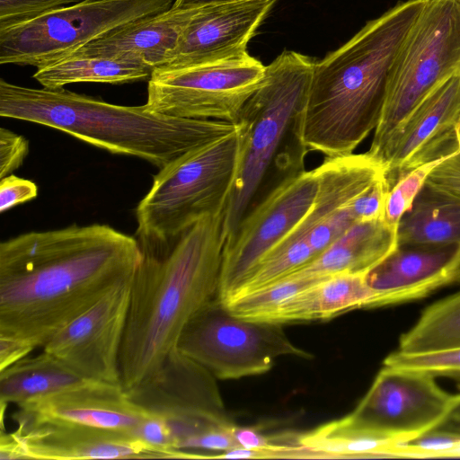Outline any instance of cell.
I'll return each mask as SVG.
<instances>
[{
  "instance_id": "12",
  "label": "cell",
  "mask_w": 460,
  "mask_h": 460,
  "mask_svg": "<svg viewBox=\"0 0 460 460\" xmlns=\"http://www.w3.org/2000/svg\"><path fill=\"white\" fill-rule=\"evenodd\" d=\"M451 397L432 376L384 365L358 406L344 418L387 449L434 428L445 415Z\"/></svg>"
},
{
  "instance_id": "5",
  "label": "cell",
  "mask_w": 460,
  "mask_h": 460,
  "mask_svg": "<svg viewBox=\"0 0 460 460\" xmlns=\"http://www.w3.org/2000/svg\"><path fill=\"white\" fill-rule=\"evenodd\" d=\"M238 150L236 129L159 169L136 208L144 252H163L197 222L225 211Z\"/></svg>"
},
{
  "instance_id": "25",
  "label": "cell",
  "mask_w": 460,
  "mask_h": 460,
  "mask_svg": "<svg viewBox=\"0 0 460 460\" xmlns=\"http://www.w3.org/2000/svg\"><path fill=\"white\" fill-rule=\"evenodd\" d=\"M152 70L139 64L100 57H68L37 68L32 77L42 87L59 89L75 83L123 84L147 80Z\"/></svg>"
},
{
  "instance_id": "31",
  "label": "cell",
  "mask_w": 460,
  "mask_h": 460,
  "mask_svg": "<svg viewBox=\"0 0 460 460\" xmlns=\"http://www.w3.org/2000/svg\"><path fill=\"white\" fill-rule=\"evenodd\" d=\"M355 222L357 221L349 206L332 213L319 222L307 236L308 243L315 255L317 256L325 250Z\"/></svg>"
},
{
  "instance_id": "34",
  "label": "cell",
  "mask_w": 460,
  "mask_h": 460,
  "mask_svg": "<svg viewBox=\"0 0 460 460\" xmlns=\"http://www.w3.org/2000/svg\"><path fill=\"white\" fill-rule=\"evenodd\" d=\"M425 182L460 199V146L432 169Z\"/></svg>"
},
{
  "instance_id": "29",
  "label": "cell",
  "mask_w": 460,
  "mask_h": 460,
  "mask_svg": "<svg viewBox=\"0 0 460 460\" xmlns=\"http://www.w3.org/2000/svg\"><path fill=\"white\" fill-rule=\"evenodd\" d=\"M442 160L425 164L412 170L388 191L383 217L388 225L397 228L402 216L411 208L428 175Z\"/></svg>"
},
{
  "instance_id": "38",
  "label": "cell",
  "mask_w": 460,
  "mask_h": 460,
  "mask_svg": "<svg viewBox=\"0 0 460 460\" xmlns=\"http://www.w3.org/2000/svg\"><path fill=\"white\" fill-rule=\"evenodd\" d=\"M237 1L243 0H175L172 7L176 9H196Z\"/></svg>"
},
{
  "instance_id": "11",
  "label": "cell",
  "mask_w": 460,
  "mask_h": 460,
  "mask_svg": "<svg viewBox=\"0 0 460 460\" xmlns=\"http://www.w3.org/2000/svg\"><path fill=\"white\" fill-rule=\"evenodd\" d=\"M265 68L250 54L212 63L160 67L147 81L146 105L168 116L236 123L243 105L261 84Z\"/></svg>"
},
{
  "instance_id": "10",
  "label": "cell",
  "mask_w": 460,
  "mask_h": 460,
  "mask_svg": "<svg viewBox=\"0 0 460 460\" xmlns=\"http://www.w3.org/2000/svg\"><path fill=\"white\" fill-rule=\"evenodd\" d=\"M216 379L175 349L155 372L125 391L135 404L168 426L178 451L199 458L195 445L202 436L235 425Z\"/></svg>"
},
{
  "instance_id": "15",
  "label": "cell",
  "mask_w": 460,
  "mask_h": 460,
  "mask_svg": "<svg viewBox=\"0 0 460 460\" xmlns=\"http://www.w3.org/2000/svg\"><path fill=\"white\" fill-rule=\"evenodd\" d=\"M132 279L61 328L43 350L85 380L121 385L119 356Z\"/></svg>"
},
{
  "instance_id": "33",
  "label": "cell",
  "mask_w": 460,
  "mask_h": 460,
  "mask_svg": "<svg viewBox=\"0 0 460 460\" xmlns=\"http://www.w3.org/2000/svg\"><path fill=\"white\" fill-rule=\"evenodd\" d=\"M29 153V141L5 128H0V179L10 175L23 163Z\"/></svg>"
},
{
  "instance_id": "8",
  "label": "cell",
  "mask_w": 460,
  "mask_h": 460,
  "mask_svg": "<svg viewBox=\"0 0 460 460\" xmlns=\"http://www.w3.org/2000/svg\"><path fill=\"white\" fill-rule=\"evenodd\" d=\"M174 1L83 0L0 29V64L51 65L125 24L170 9Z\"/></svg>"
},
{
  "instance_id": "14",
  "label": "cell",
  "mask_w": 460,
  "mask_h": 460,
  "mask_svg": "<svg viewBox=\"0 0 460 460\" xmlns=\"http://www.w3.org/2000/svg\"><path fill=\"white\" fill-rule=\"evenodd\" d=\"M460 146V72L432 90L389 138L377 162L388 191L412 170Z\"/></svg>"
},
{
  "instance_id": "17",
  "label": "cell",
  "mask_w": 460,
  "mask_h": 460,
  "mask_svg": "<svg viewBox=\"0 0 460 460\" xmlns=\"http://www.w3.org/2000/svg\"><path fill=\"white\" fill-rule=\"evenodd\" d=\"M277 1L243 0L199 8L165 66L199 65L248 55V42Z\"/></svg>"
},
{
  "instance_id": "37",
  "label": "cell",
  "mask_w": 460,
  "mask_h": 460,
  "mask_svg": "<svg viewBox=\"0 0 460 460\" xmlns=\"http://www.w3.org/2000/svg\"><path fill=\"white\" fill-rule=\"evenodd\" d=\"M434 428L460 436V394L452 395L445 415Z\"/></svg>"
},
{
  "instance_id": "18",
  "label": "cell",
  "mask_w": 460,
  "mask_h": 460,
  "mask_svg": "<svg viewBox=\"0 0 460 460\" xmlns=\"http://www.w3.org/2000/svg\"><path fill=\"white\" fill-rule=\"evenodd\" d=\"M365 279L377 307L422 298L460 281V245H397Z\"/></svg>"
},
{
  "instance_id": "2",
  "label": "cell",
  "mask_w": 460,
  "mask_h": 460,
  "mask_svg": "<svg viewBox=\"0 0 460 460\" xmlns=\"http://www.w3.org/2000/svg\"><path fill=\"white\" fill-rule=\"evenodd\" d=\"M425 2L397 3L315 61L307 96L292 126L302 154L349 155L376 129L393 65Z\"/></svg>"
},
{
  "instance_id": "24",
  "label": "cell",
  "mask_w": 460,
  "mask_h": 460,
  "mask_svg": "<svg viewBox=\"0 0 460 460\" xmlns=\"http://www.w3.org/2000/svg\"><path fill=\"white\" fill-rule=\"evenodd\" d=\"M87 380L46 351L0 370L1 422L9 403L18 407Z\"/></svg>"
},
{
  "instance_id": "35",
  "label": "cell",
  "mask_w": 460,
  "mask_h": 460,
  "mask_svg": "<svg viewBox=\"0 0 460 460\" xmlns=\"http://www.w3.org/2000/svg\"><path fill=\"white\" fill-rule=\"evenodd\" d=\"M38 196V186L31 180L10 174L0 181V212L27 202Z\"/></svg>"
},
{
  "instance_id": "23",
  "label": "cell",
  "mask_w": 460,
  "mask_h": 460,
  "mask_svg": "<svg viewBox=\"0 0 460 460\" xmlns=\"http://www.w3.org/2000/svg\"><path fill=\"white\" fill-rule=\"evenodd\" d=\"M397 245H460V199L424 183L396 228Z\"/></svg>"
},
{
  "instance_id": "36",
  "label": "cell",
  "mask_w": 460,
  "mask_h": 460,
  "mask_svg": "<svg viewBox=\"0 0 460 460\" xmlns=\"http://www.w3.org/2000/svg\"><path fill=\"white\" fill-rule=\"evenodd\" d=\"M35 348L26 341L0 336V370L28 356Z\"/></svg>"
},
{
  "instance_id": "3",
  "label": "cell",
  "mask_w": 460,
  "mask_h": 460,
  "mask_svg": "<svg viewBox=\"0 0 460 460\" xmlns=\"http://www.w3.org/2000/svg\"><path fill=\"white\" fill-rule=\"evenodd\" d=\"M224 216L202 218L164 252L143 251L131 283L119 356L124 390L155 372L176 349L190 319L218 297Z\"/></svg>"
},
{
  "instance_id": "16",
  "label": "cell",
  "mask_w": 460,
  "mask_h": 460,
  "mask_svg": "<svg viewBox=\"0 0 460 460\" xmlns=\"http://www.w3.org/2000/svg\"><path fill=\"white\" fill-rule=\"evenodd\" d=\"M13 419L15 430L1 429V460L163 458L128 433L58 420Z\"/></svg>"
},
{
  "instance_id": "30",
  "label": "cell",
  "mask_w": 460,
  "mask_h": 460,
  "mask_svg": "<svg viewBox=\"0 0 460 460\" xmlns=\"http://www.w3.org/2000/svg\"><path fill=\"white\" fill-rule=\"evenodd\" d=\"M83 0H0V29L32 20Z\"/></svg>"
},
{
  "instance_id": "32",
  "label": "cell",
  "mask_w": 460,
  "mask_h": 460,
  "mask_svg": "<svg viewBox=\"0 0 460 460\" xmlns=\"http://www.w3.org/2000/svg\"><path fill=\"white\" fill-rule=\"evenodd\" d=\"M387 190L384 176L356 197L349 208L356 221L384 217Z\"/></svg>"
},
{
  "instance_id": "28",
  "label": "cell",
  "mask_w": 460,
  "mask_h": 460,
  "mask_svg": "<svg viewBox=\"0 0 460 460\" xmlns=\"http://www.w3.org/2000/svg\"><path fill=\"white\" fill-rule=\"evenodd\" d=\"M384 365L420 371L435 378L440 376L460 381V347L418 354L397 349L385 358Z\"/></svg>"
},
{
  "instance_id": "26",
  "label": "cell",
  "mask_w": 460,
  "mask_h": 460,
  "mask_svg": "<svg viewBox=\"0 0 460 460\" xmlns=\"http://www.w3.org/2000/svg\"><path fill=\"white\" fill-rule=\"evenodd\" d=\"M460 347V292L427 307L399 342V351L418 354Z\"/></svg>"
},
{
  "instance_id": "19",
  "label": "cell",
  "mask_w": 460,
  "mask_h": 460,
  "mask_svg": "<svg viewBox=\"0 0 460 460\" xmlns=\"http://www.w3.org/2000/svg\"><path fill=\"white\" fill-rule=\"evenodd\" d=\"M147 417L121 385L92 380L19 406L12 415L112 429L135 437Z\"/></svg>"
},
{
  "instance_id": "13",
  "label": "cell",
  "mask_w": 460,
  "mask_h": 460,
  "mask_svg": "<svg viewBox=\"0 0 460 460\" xmlns=\"http://www.w3.org/2000/svg\"><path fill=\"white\" fill-rule=\"evenodd\" d=\"M318 188L314 170L283 179L226 240L218 298H230L254 265L279 243L312 208Z\"/></svg>"
},
{
  "instance_id": "27",
  "label": "cell",
  "mask_w": 460,
  "mask_h": 460,
  "mask_svg": "<svg viewBox=\"0 0 460 460\" xmlns=\"http://www.w3.org/2000/svg\"><path fill=\"white\" fill-rule=\"evenodd\" d=\"M325 278L290 276L223 304L234 315L261 321L281 303Z\"/></svg>"
},
{
  "instance_id": "7",
  "label": "cell",
  "mask_w": 460,
  "mask_h": 460,
  "mask_svg": "<svg viewBox=\"0 0 460 460\" xmlns=\"http://www.w3.org/2000/svg\"><path fill=\"white\" fill-rule=\"evenodd\" d=\"M460 72V0H426L393 65L369 150L377 161L391 136L437 86Z\"/></svg>"
},
{
  "instance_id": "21",
  "label": "cell",
  "mask_w": 460,
  "mask_h": 460,
  "mask_svg": "<svg viewBox=\"0 0 460 460\" xmlns=\"http://www.w3.org/2000/svg\"><path fill=\"white\" fill-rule=\"evenodd\" d=\"M396 246V228L388 225L384 218L357 221L325 250L290 276L366 275Z\"/></svg>"
},
{
  "instance_id": "1",
  "label": "cell",
  "mask_w": 460,
  "mask_h": 460,
  "mask_svg": "<svg viewBox=\"0 0 460 460\" xmlns=\"http://www.w3.org/2000/svg\"><path fill=\"white\" fill-rule=\"evenodd\" d=\"M138 240L101 224L22 234L0 244V336L35 349L133 279Z\"/></svg>"
},
{
  "instance_id": "20",
  "label": "cell",
  "mask_w": 460,
  "mask_h": 460,
  "mask_svg": "<svg viewBox=\"0 0 460 460\" xmlns=\"http://www.w3.org/2000/svg\"><path fill=\"white\" fill-rule=\"evenodd\" d=\"M198 9L171 7L141 18L87 43L68 57L119 59L139 64L153 72L170 62Z\"/></svg>"
},
{
  "instance_id": "6",
  "label": "cell",
  "mask_w": 460,
  "mask_h": 460,
  "mask_svg": "<svg viewBox=\"0 0 460 460\" xmlns=\"http://www.w3.org/2000/svg\"><path fill=\"white\" fill-rule=\"evenodd\" d=\"M315 60L284 50L270 65L258 89L240 111L237 122L238 159L225 208L227 239L248 212L287 131L302 108L310 87Z\"/></svg>"
},
{
  "instance_id": "9",
  "label": "cell",
  "mask_w": 460,
  "mask_h": 460,
  "mask_svg": "<svg viewBox=\"0 0 460 460\" xmlns=\"http://www.w3.org/2000/svg\"><path fill=\"white\" fill-rule=\"evenodd\" d=\"M282 325L234 315L217 297L186 323L176 349L221 380L264 374L282 356L312 358Z\"/></svg>"
},
{
  "instance_id": "22",
  "label": "cell",
  "mask_w": 460,
  "mask_h": 460,
  "mask_svg": "<svg viewBox=\"0 0 460 460\" xmlns=\"http://www.w3.org/2000/svg\"><path fill=\"white\" fill-rule=\"evenodd\" d=\"M379 297L365 275L337 274L296 293L261 321L284 324L328 320L353 309L377 307Z\"/></svg>"
},
{
  "instance_id": "4",
  "label": "cell",
  "mask_w": 460,
  "mask_h": 460,
  "mask_svg": "<svg viewBox=\"0 0 460 460\" xmlns=\"http://www.w3.org/2000/svg\"><path fill=\"white\" fill-rule=\"evenodd\" d=\"M0 116L58 129L112 154L161 169L187 152L230 135L235 123L156 113L65 88H31L0 80Z\"/></svg>"
}]
</instances>
